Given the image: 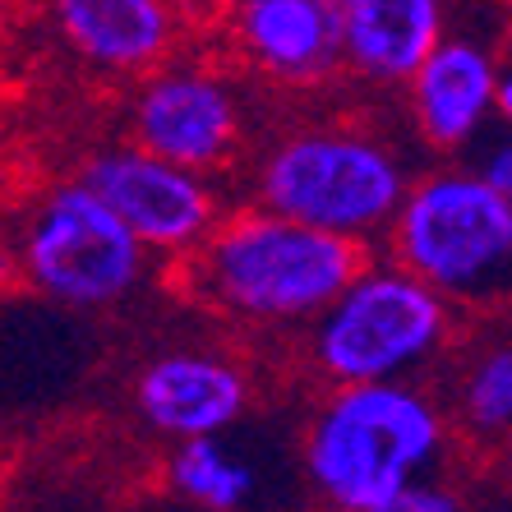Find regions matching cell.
Listing matches in <instances>:
<instances>
[{"label":"cell","mask_w":512,"mask_h":512,"mask_svg":"<svg viewBox=\"0 0 512 512\" xmlns=\"http://www.w3.org/2000/svg\"><path fill=\"white\" fill-rule=\"evenodd\" d=\"M365 263L370 245L250 203L231 208L185 259V286L217 314L286 328L319 319Z\"/></svg>","instance_id":"1"},{"label":"cell","mask_w":512,"mask_h":512,"mask_svg":"<svg viewBox=\"0 0 512 512\" xmlns=\"http://www.w3.org/2000/svg\"><path fill=\"white\" fill-rule=\"evenodd\" d=\"M448 453V411L411 379L333 383L314 406L300 462L333 512H370Z\"/></svg>","instance_id":"2"},{"label":"cell","mask_w":512,"mask_h":512,"mask_svg":"<svg viewBox=\"0 0 512 512\" xmlns=\"http://www.w3.org/2000/svg\"><path fill=\"white\" fill-rule=\"evenodd\" d=\"M411 167L360 125H300L254 162V203L346 240H383L411 190Z\"/></svg>","instance_id":"3"},{"label":"cell","mask_w":512,"mask_h":512,"mask_svg":"<svg viewBox=\"0 0 512 512\" xmlns=\"http://www.w3.org/2000/svg\"><path fill=\"white\" fill-rule=\"evenodd\" d=\"M383 245L448 300L499 296L512 282V199L476 162L434 167L411 180Z\"/></svg>","instance_id":"4"},{"label":"cell","mask_w":512,"mask_h":512,"mask_svg":"<svg viewBox=\"0 0 512 512\" xmlns=\"http://www.w3.org/2000/svg\"><path fill=\"white\" fill-rule=\"evenodd\" d=\"M448 337L453 300L397 259H370L310 323V360L328 383L416 379Z\"/></svg>","instance_id":"5"},{"label":"cell","mask_w":512,"mask_h":512,"mask_svg":"<svg viewBox=\"0 0 512 512\" xmlns=\"http://www.w3.org/2000/svg\"><path fill=\"white\" fill-rule=\"evenodd\" d=\"M148 263L153 250L84 176L37 194L14 236L19 277L60 310H111L139 291Z\"/></svg>","instance_id":"6"},{"label":"cell","mask_w":512,"mask_h":512,"mask_svg":"<svg viewBox=\"0 0 512 512\" xmlns=\"http://www.w3.org/2000/svg\"><path fill=\"white\" fill-rule=\"evenodd\" d=\"M79 176L120 213V222L157 254L185 263L222 222V194L208 171L180 167L143 143H111L84 162Z\"/></svg>","instance_id":"7"},{"label":"cell","mask_w":512,"mask_h":512,"mask_svg":"<svg viewBox=\"0 0 512 512\" xmlns=\"http://www.w3.org/2000/svg\"><path fill=\"white\" fill-rule=\"evenodd\" d=\"M245 134L236 88L208 65H157L130 102V139L180 167H227Z\"/></svg>","instance_id":"8"},{"label":"cell","mask_w":512,"mask_h":512,"mask_svg":"<svg viewBox=\"0 0 512 512\" xmlns=\"http://www.w3.org/2000/svg\"><path fill=\"white\" fill-rule=\"evenodd\" d=\"M402 93L420 143L476 153L503 125V47L480 33H448Z\"/></svg>","instance_id":"9"},{"label":"cell","mask_w":512,"mask_h":512,"mask_svg":"<svg viewBox=\"0 0 512 512\" xmlns=\"http://www.w3.org/2000/svg\"><path fill=\"white\" fill-rule=\"evenodd\" d=\"M250 411V374L217 351H162L134 374V416L171 443L227 434Z\"/></svg>","instance_id":"10"},{"label":"cell","mask_w":512,"mask_h":512,"mask_svg":"<svg viewBox=\"0 0 512 512\" xmlns=\"http://www.w3.org/2000/svg\"><path fill=\"white\" fill-rule=\"evenodd\" d=\"M227 33L250 70L273 84L310 88L346 70L337 0H231Z\"/></svg>","instance_id":"11"},{"label":"cell","mask_w":512,"mask_h":512,"mask_svg":"<svg viewBox=\"0 0 512 512\" xmlns=\"http://www.w3.org/2000/svg\"><path fill=\"white\" fill-rule=\"evenodd\" d=\"M346 70L374 88H406L448 28V0H337Z\"/></svg>","instance_id":"12"},{"label":"cell","mask_w":512,"mask_h":512,"mask_svg":"<svg viewBox=\"0 0 512 512\" xmlns=\"http://www.w3.org/2000/svg\"><path fill=\"white\" fill-rule=\"evenodd\" d=\"M47 10L60 42L107 74L157 70L176 33L167 0H47Z\"/></svg>","instance_id":"13"},{"label":"cell","mask_w":512,"mask_h":512,"mask_svg":"<svg viewBox=\"0 0 512 512\" xmlns=\"http://www.w3.org/2000/svg\"><path fill=\"white\" fill-rule=\"evenodd\" d=\"M167 494L199 512H245L259 499V466L236 453L227 434L185 439L167 453L162 466Z\"/></svg>","instance_id":"14"},{"label":"cell","mask_w":512,"mask_h":512,"mask_svg":"<svg viewBox=\"0 0 512 512\" xmlns=\"http://www.w3.org/2000/svg\"><path fill=\"white\" fill-rule=\"evenodd\" d=\"M453 416L466 434L499 443L512 434V337L480 346L453 383Z\"/></svg>","instance_id":"15"},{"label":"cell","mask_w":512,"mask_h":512,"mask_svg":"<svg viewBox=\"0 0 512 512\" xmlns=\"http://www.w3.org/2000/svg\"><path fill=\"white\" fill-rule=\"evenodd\" d=\"M370 512H466L462 494L439 476H420L411 485H402L397 494H388L383 503H374Z\"/></svg>","instance_id":"16"},{"label":"cell","mask_w":512,"mask_h":512,"mask_svg":"<svg viewBox=\"0 0 512 512\" xmlns=\"http://www.w3.org/2000/svg\"><path fill=\"white\" fill-rule=\"evenodd\" d=\"M471 162H476V167L512 199V130H508V125H499V130L489 134L476 153H471Z\"/></svg>","instance_id":"17"},{"label":"cell","mask_w":512,"mask_h":512,"mask_svg":"<svg viewBox=\"0 0 512 512\" xmlns=\"http://www.w3.org/2000/svg\"><path fill=\"white\" fill-rule=\"evenodd\" d=\"M503 125L512 130V33L503 37Z\"/></svg>","instance_id":"18"},{"label":"cell","mask_w":512,"mask_h":512,"mask_svg":"<svg viewBox=\"0 0 512 512\" xmlns=\"http://www.w3.org/2000/svg\"><path fill=\"white\" fill-rule=\"evenodd\" d=\"M157 512H199V508H190V503H180V499H176V508H157Z\"/></svg>","instance_id":"19"},{"label":"cell","mask_w":512,"mask_h":512,"mask_svg":"<svg viewBox=\"0 0 512 512\" xmlns=\"http://www.w3.org/2000/svg\"><path fill=\"white\" fill-rule=\"evenodd\" d=\"M489 512H512V508H489Z\"/></svg>","instance_id":"20"}]
</instances>
